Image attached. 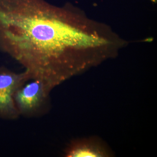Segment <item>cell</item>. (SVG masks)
<instances>
[{"label":"cell","mask_w":157,"mask_h":157,"mask_svg":"<svg viewBox=\"0 0 157 157\" xmlns=\"http://www.w3.org/2000/svg\"><path fill=\"white\" fill-rule=\"evenodd\" d=\"M80 22L45 0H0V50L52 90L86 68L82 50L106 43Z\"/></svg>","instance_id":"6da1fadb"},{"label":"cell","mask_w":157,"mask_h":157,"mask_svg":"<svg viewBox=\"0 0 157 157\" xmlns=\"http://www.w3.org/2000/svg\"><path fill=\"white\" fill-rule=\"evenodd\" d=\"M52 90L40 79H30L22 85L14 95V103L20 116L36 117L48 113L51 107Z\"/></svg>","instance_id":"7a4b0ae2"},{"label":"cell","mask_w":157,"mask_h":157,"mask_svg":"<svg viewBox=\"0 0 157 157\" xmlns=\"http://www.w3.org/2000/svg\"><path fill=\"white\" fill-rule=\"evenodd\" d=\"M30 79L25 70L17 73L5 67H0V118L14 120L20 116L14 103V95L17 90Z\"/></svg>","instance_id":"3957f363"},{"label":"cell","mask_w":157,"mask_h":157,"mask_svg":"<svg viewBox=\"0 0 157 157\" xmlns=\"http://www.w3.org/2000/svg\"><path fill=\"white\" fill-rule=\"evenodd\" d=\"M63 153L66 157L114 156L109 145L97 136L73 139L65 147Z\"/></svg>","instance_id":"277c9868"}]
</instances>
